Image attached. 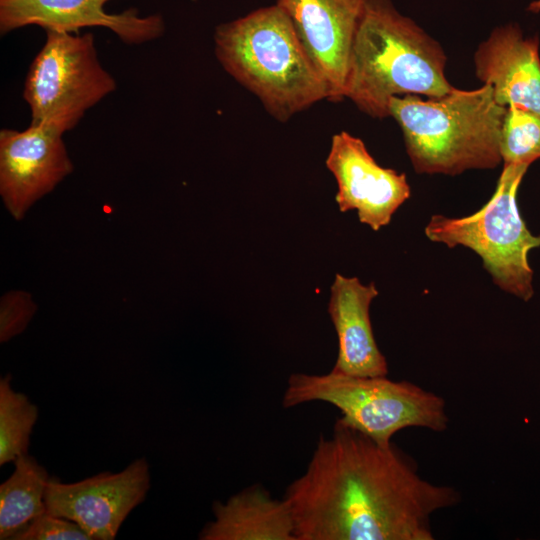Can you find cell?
Returning <instances> with one entry per match:
<instances>
[{
    "instance_id": "3",
    "label": "cell",
    "mask_w": 540,
    "mask_h": 540,
    "mask_svg": "<svg viewBox=\"0 0 540 540\" xmlns=\"http://www.w3.org/2000/svg\"><path fill=\"white\" fill-rule=\"evenodd\" d=\"M215 55L224 70L280 122L329 99L327 84L277 4L219 25Z\"/></svg>"
},
{
    "instance_id": "6",
    "label": "cell",
    "mask_w": 540,
    "mask_h": 540,
    "mask_svg": "<svg viewBox=\"0 0 540 540\" xmlns=\"http://www.w3.org/2000/svg\"><path fill=\"white\" fill-rule=\"evenodd\" d=\"M529 166L503 164L496 188L481 209L456 218L432 215L424 229L433 242L473 250L493 282L523 301L534 294L529 252L540 247V236L530 232L517 204L518 189Z\"/></svg>"
},
{
    "instance_id": "8",
    "label": "cell",
    "mask_w": 540,
    "mask_h": 540,
    "mask_svg": "<svg viewBox=\"0 0 540 540\" xmlns=\"http://www.w3.org/2000/svg\"><path fill=\"white\" fill-rule=\"evenodd\" d=\"M149 487L145 458L136 459L121 472L106 471L75 483L50 477L46 511L75 522L91 540H112L129 513L144 501Z\"/></svg>"
},
{
    "instance_id": "10",
    "label": "cell",
    "mask_w": 540,
    "mask_h": 540,
    "mask_svg": "<svg viewBox=\"0 0 540 540\" xmlns=\"http://www.w3.org/2000/svg\"><path fill=\"white\" fill-rule=\"evenodd\" d=\"M325 165L337 182L339 210H356L359 221L374 231L388 225L411 195L405 173L379 165L362 139L346 131L332 136Z\"/></svg>"
},
{
    "instance_id": "14",
    "label": "cell",
    "mask_w": 540,
    "mask_h": 540,
    "mask_svg": "<svg viewBox=\"0 0 540 540\" xmlns=\"http://www.w3.org/2000/svg\"><path fill=\"white\" fill-rule=\"evenodd\" d=\"M373 282L336 274L328 313L337 333L338 355L332 370L353 376H387L388 364L376 343L370 305L378 295Z\"/></svg>"
},
{
    "instance_id": "19",
    "label": "cell",
    "mask_w": 540,
    "mask_h": 540,
    "mask_svg": "<svg viewBox=\"0 0 540 540\" xmlns=\"http://www.w3.org/2000/svg\"><path fill=\"white\" fill-rule=\"evenodd\" d=\"M37 311L32 296L20 290L5 293L0 300V342L21 334Z\"/></svg>"
},
{
    "instance_id": "15",
    "label": "cell",
    "mask_w": 540,
    "mask_h": 540,
    "mask_svg": "<svg viewBox=\"0 0 540 540\" xmlns=\"http://www.w3.org/2000/svg\"><path fill=\"white\" fill-rule=\"evenodd\" d=\"M212 510L214 520L201 530V540H297L287 501L274 499L261 485L214 502Z\"/></svg>"
},
{
    "instance_id": "5",
    "label": "cell",
    "mask_w": 540,
    "mask_h": 540,
    "mask_svg": "<svg viewBox=\"0 0 540 540\" xmlns=\"http://www.w3.org/2000/svg\"><path fill=\"white\" fill-rule=\"evenodd\" d=\"M315 401L333 405L340 411L342 422L383 445L390 444L404 428L443 432L449 424L441 396L387 376H353L333 370L326 374H292L283 394V406L291 408Z\"/></svg>"
},
{
    "instance_id": "13",
    "label": "cell",
    "mask_w": 540,
    "mask_h": 540,
    "mask_svg": "<svg viewBox=\"0 0 540 540\" xmlns=\"http://www.w3.org/2000/svg\"><path fill=\"white\" fill-rule=\"evenodd\" d=\"M476 77L489 84L497 104L540 114L539 38L516 24L496 27L474 53Z\"/></svg>"
},
{
    "instance_id": "7",
    "label": "cell",
    "mask_w": 540,
    "mask_h": 540,
    "mask_svg": "<svg viewBox=\"0 0 540 540\" xmlns=\"http://www.w3.org/2000/svg\"><path fill=\"white\" fill-rule=\"evenodd\" d=\"M45 31V43L26 75L23 98L30 108L31 124L64 134L117 84L98 59L93 34Z\"/></svg>"
},
{
    "instance_id": "9",
    "label": "cell",
    "mask_w": 540,
    "mask_h": 540,
    "mask_svg": "<svg viewBox=\"0 0 540 540\" xmlns=\"http://www.w3.org/2000/svg\"><path fill=\"white\" fill-rule=\"evenodd\" d=\"M74 169L63 133L30 124L0 131V196L8 213L21 221Z\"/></svg>"
},
{
    "instance_id": "12",
    "label": "cell",
    "mask_w": 540,
    "mask_h": 540,
    "mask_svg": "<svg viewBox=\"0 0 540 540\" xmlns=\"http://www.w3.org/2000/svg\"><path fill=\"white\" fill-rule=\"evenodd\" d=\"M110 0H0L2 35L38 25L45 30L78 33L84 27H104L125 44H142L160 37L165 29L160 15L141 17L130 9L109 14L104 5Z\"/></svg>"
},
{
    "instance_id": "4",
    "label": "cell",
    "mask_w": 540,
    "mask_h": 540,
    "mask_svg": "<svg viewBox=\"0 0 540 540\" xmlns=\"http://www.w3.org/2000/svg\"><path fill=\"white\" fill-rule=\"evenodd\" d=\"M389 108L418 174L455 176L502 163L507 107L496 103L489 84L471 90L453 87L439 98L397 96Z\"/></svg>"
},
{
    "instance_id": "20",
    "label": "cell",
    "mask_w": 540,
    "mask_h": 540,
    "mask_svg": "<svg viewBox=\"0 0 540 540\" xmlns=\"http://www.w3.org/2000/svg\"><path fill=\"white\" fill-rule=\"evenodd\" d=\"M12 540H91L73 521L44 512Z\"/></svg>"
},
{
    "instance_id": "1",
    "label": "cell",
    "mask_w": 540,
    "mask_h": 540,
    "mask_svg": "<svg viewBox=\"0 0 540 540\" xmlns=\"http://www.w3.org/2000/svg\"><path fill=\"white\" fill-rule=\"evenodd\" d=\"M283 498L297 540H433L432 514L461 495L423 479L393 442L379 444L338 418Z\"/></svg>"
},
{
    "instance_id": "2",
    "label": "cell",
    "mask_w": 540,
    "mask_h": 540,
    "mask_svg": "<svg viewBox=\"0 0 540 540\" xmlns=\"http://www.w3.org/2000/svg\"><path fill=\"white\" fill-rule=\"evenodd\" d=\"M441 44L391 0H368L352 47L345 99L376 119L390 117L393 97L439 98L448 81Z\"/></svg>"
},
{
    "instance_id": "21",
    "label": "cell",
    "mask_w": 540,
    "mask_h": 540,
    "mask_svg": "<svg viewBox=\"0 0 540 540\" xmlns=\"http://www.w3.org/2000/svg\"><path fill=\"white\" fill-rule=\"evenodd\" d=\"M528 10L533 13H539L540 12V0H534L532 1L529 6Z\"/></svg>"
},
{
    "instance_id": "18",
    "label": "cell",
    "mask_w": 540,
    "mask_h": 540,
    "mask_svg": "<svg viewBox=\"0 0 540 540\" xmlns=\"http://www.w3.org/2000/svg\"><path fill=\"white\" fill-rule=\"evenodd\" d=\"M502 164H528L540 159V114L507 107L501 135Z\"/></svg>"
},
{
    "instance_id": "11",
    "label": "cell",
    "mask_w": 540,
    "mask_h": 540,
    "mask_svg": "<svg viewBox=\"0 0 540 540\" xmlns=\"http://www.w3.org/2000/svg\"><path fill=\"white\" fill-rule=\"evenodd\" d=\"M368 0H277L324 78L329 101L345 99L353 43Z\"/></svg>"
},
{
    "instance_id": "17",
    "label": "cell",
    "mask_w": 540,
    "mask_h": 540,
    "mask_svg": "<svg viewBox=\"0 0 540 540\" xmlns=\"http://www.w3.org/2000/svg\"><path fill=\"white\" fill-rule=\"evenodd\" d=\"M38 418V408L15 391L11 376L0 379V465L28 454L30 435Z\"/></svg>"
},
{
    "instance_id": "16",
    "label": "cell",
    "mask_w": 540,
    "mask_h": 540,
    "mask_svg": "<svg viewBox=\"0 0 540 540\" xmlns=\"http://www.w3.org/2000/svg\"><path fill=\"white\" fill-rule=\"evenodd\" d=\"M11 476L0 485V539L12 540L46 512V469L29 454L18 457Z\"/></svg>"
}]
</instances>
